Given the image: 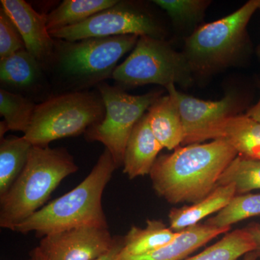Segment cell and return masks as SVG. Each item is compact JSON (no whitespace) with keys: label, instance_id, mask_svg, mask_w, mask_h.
Masks as SVG:
<instances>
[{"label":"cell","instance_id":"ffe728a7","mask_svg":"<svg viewBox=\"0 0 260 260\" xmlns=\"http://www.w3.org/2000/svg\"><path fill=\"white\" fill-rule=\"evenodd\" d=\"M118 3V0H64L47 15L48 30L77 25Z\"/></svg>","mask_w":260,"mask_h":260},{"label":"cell","instance_id":"1f68e13d","mask_svg":"<svg viewBox=\"0 0 260 260\" xmlns=\"http://www.w3.org/2000/svg\"><path fill=\"white\" fill-rule=\"evenodd\" d=\"M258 258H259V256H258L257 254L254 251H252V252L246 254L245 256H244V260H257Z\"/></svg>","mask_w":260,"mask_h":260},{"label":"cell","instance_id":"9c48e42d","mask_svg":"<svg viewBox=\"0 0 260 260\" xmlns=\"http://www.w3.org/2000/svg\"><path fill=\"white\" fill-rule=\"evenodd\" d=\"M53 39L77 42L89 38L134 35L162 39L164 32L148 13L126 5L116 3L77 25L49 31Z\"/></svg>","mask_w":260,"mask_h":260},{"label":"cell","instance_id":"d6986e66","mask_svg":"<svg viewBox=\"0 0 260 260\" xmlns=\"http://www.w3.org/2000/svg\"><path fill=\"white\" fill-rule=\"evenodd\" d=\"M32 145L23 136L2 138L0 143V196L9 190L23 170Z\"/></svg>","mask_w":260,"mask_h":260},{"label":"cell","instance_id":"7c38bea8","mask_svg":"<svg viewBox=\"0 0 260 260\" xmlns=\"http://www.w3.org/2000/svg\"><path fill=\"white\" fill-rule=\"evenodd\" d=\"M2 8L21 35L25 49L41 64L53 60L55 40L47 27V15L36 11L23 0H2Z\"/></svg>","mask_w":260,"mask_h":260},{"label":"cell","instance_id":"5b68a950","mask_svg":"<svg viewBox=\"0 0 260 260\" xmlns=\"http://www.w3.org/2000/svg\"><path fill=\"white\" fill-rule=\"evenodd\" d=\"M139 37L89 38L77 42L56 39L54 59L61 76L78 89L112 78L116 64L134 49Z\"/></svg>","mask_w":260,"mask_h":260},{"label":"cell","instance_id":"44dd1931","mask_svg":"<svg viewBox=\"0 0 260 260\" xmlns=\"http://www.w3.org/2000/svg\"><path fill=\"white\" fill-rule=\"evenodd\" d=\"M41 64L26 49L19 50L0 59L1 83L14 88H29L42 76Z\"/></svg>","mask_w":260,"mask_h":260},{"label":"cell","instance_id":"6da1fadb","mask_svg":"<svg viewBox=\"0 0 260 260\" xmlns=\"http://www.w3.org/2000/svg\"><path fill=\"white\" fill-rule=\"evenodd\" d=\"M238 155L223 140L196 143L158 157L150 172L154 190L173 203H196L217 187L219 178Z\"/></svg>","mask_w":260,"mask_h":260},{"label":"cell","instance_id":"f1b7e54d","mask_svg":"<svg viewBox=\"0 0 260 260\" xmlns=\"http://www.w3.org/2000/svg\"><path fill=\"white\" fill-rule=\"evenodd\" d=\"M246 231L250 234L253 240L255 243L256 250L254 252L260 256V224H251L249 226L245 228Z\"/></svg>","mask_w":260,"mask_h":260},{"label":"cell","instance_id":"4fadbf2b","mask_svg":"<svg viewBox=\"0 0 260 260\" xmlns=\"http://www.w3.org/2000/svg\"><path fill=\"white\" fill-rule=\"evenodd\" d=\"M220 140L235 149L238 155L260 160V123L246 115L228 116L215 123L203 142Z\"/></svg>","mask_w":260,"mask_h":260},{"label":"cell","instance_id":"d4e9b609","mask_svg":"<svg viewBox=\"0 0 260 260\" xmlns=\"http://www.w3.org/2000/svg\"><path fill=\"white\" fill-rule=\"evenodd\" d=\"M260 215V194L236 195L230 203L206 224L216 228L231 227L245 219Z\"/></svg>","mask_w":260,"mask_h":260},{"label":"cell","instance_id":"30bf717a","mask_svg":"<svg viewBox=\"0 0 260 260\" xmlns=\"http://www.w3.org/2000/svg\"><path fill=\"white\" fill-rule=\"evenodd\" d=\"M116 242L109 228L82 226L46 236L37 247L45 260H95Z\"/></svg>","mask_w":260,"mask_h":260},{"label":"cell","instance_id":"3957f363","mask_svg":"<svg viewBox=\"0 0 260 260\" xmlns=\"http://www.w3.org/2000/svg\"><path fill=\"white\" fill-rule=\"evenodd\" d=\"M78 170L66 148L32 145L21 174L0 196V226L13 231L43 208L63 179Z\"/></svg>","mask_w":260,"mask_h":260},{"label":"cell","instance_id":"e0dca14e","mask_svg":"<svg viewBox=\"0 0 260 260\" xmlns=\"http://www.w3.org/2000/svg\"><path fill=\"white\" fill-rule=\"evenodd\" d=\"M236 195L237 190L234 184L220 186L201 201L190 206L172 210L169 215L170 229L174 232H180L198 225L200 220L208 215L223 209Z\"/></svg>","mask_w":260,"mask_h":260},{"label":"cell","instance_id":"603a6c76","mask_svg":"<svg viewBox=\"0 0 260 260\" xmlns=\"http://www.w3.org/2000/svg\"><path fill=\"white\" fill-rule=\"evenodd\" d=\"M234 184L237 194L260 189V160L237 155L219 178L217 187Z\"/></svg>","mask_w":260,"mask_h":260},{"label":"cell","instance_id":"52a82bcc","mask_svg":"<svg viewBox=\"0 0 260 260\" xmlns=\"http://www.w3.org/2000/svg\"><path fill=\"white\" fill-rule=\"evenodd\" d=\"M96 86L105 106V116L102 121L87 130L85 138L102 143L119 168L123 166L126 144L135 126L160 97V93L130 95L105 82Z\"/></svg>","mask_w":260,"mask_h":260},{"label":"cell","instance_id":"ba28073f","mask_svg":"<svg viewBox=\"0 0 260 260\" xmlns=\"http://www.w3.org/2000/svg\"><path fill=\"white\" fill-rule=\"evenodd\" d=\"M260 0H251L237 11L205 24L186 39L184 54L193 72H206L230 60L244 42L252 15Z\"/></svg>","mask_w":260,"mask_h":260},{"label":"cell","instance_id":"7a4b0ae2","mask_svg":"<svg viewBox=\"0 0 260 260\" xmlns=\"http://www.w3.org/2000/svg\"><path fill=\"white\" fill-rule=\"evenodd\" d=\"M117 169L105 149L90 174L76 187L44 205L13 229L20 234L35 232L39 237L82 226L108 227L102 205L106 186Z\"/></svg>","mask_w":260,"mask_h":260},{"label":"cell","instance_id":"5bb4252c","mask_svg":"<svg viewBox=\"0 0 260 260\" xmlns=\"http://www.w3.org/2000/svg\"><path fill=\"white\" fill-rule=\"evenodd\" d=\"M162 148L152 132L145 113L135 126L128 140L123 172L131 179L150 174Z\"/></svg>","mask_w":260,"mask_h":260},{"label":"cell","instance_id":"83f0119b","mask_svg":"<svg viewBox=\"0 0 260 260\" xmlns=\"http://www.w3.org/2000/svg\"><path fill=\"white\" fill-rule=\"evenodd\" d=\"M123 246V239L116 237V242L110 251L95 260H116Z\"/></svg>","mask_w":260,"mask_h":260},{"label":"cell","instance_id":"4316f807","mask_svg":"<svg viewBox=\"0 0 260 260\" xmlns=\"http://www.w3.org/2000/svg\"><path fill=\"white\" fill-rule=\"evenodd\" d=\"M25 49L21 35L11 19L0 10V59L13 55L15 52Z\"/></svg>","mask_w":260,"mask_h":260},{"label":"cell","instance_id":"8992f818","mask_svg":"<svg viewBox=\"0 0 260 260\" xmlns=\"http://www.w3.org/2000/svg\"><path fill=\"white\" fill-rule=\"evenodd\" d=\"M191 69L184 54L177 52L162 39L140 37L130 55L116 67L112 78L122 86L157 84L167 88L191 83Z\"/></svg>","mask_w":260,"mask_h":260},{"label":"cell","instance_id":"277c9868","mask_svg":"<svg viewBox=\"0 0 260 260\" xmlns=\"http://www.w3.org/2000/svg\"><path fill=\"white\" fill-rule=\"evenodd\" d=\"M106 109L100 94L75 91L51 97L36 106L24 138L36 146L83 134L103 120Z\"/></svg>","mask_w":260,"mask_h":260},{"label":"cell","instance_id":"2e32d148","mask_svg":"<svg viewBox=\"0 0 260 260\" xmlns=\"http://www.w3.org/2000/svg\"><path fill=\"white\" fill-rule=\"evenodd\" d=\"M149 124L164 148L177 149L184 140V129L180 114L170 95L159 98L147 113Z\"/></svg>","mask_w":260,"mask_h":260},{"label":"cell","instance_id":"4dcf8cb0","mask_svg":"<svg viewBox=\"0 0 260 260\" xmlns=\"http://www.w3.org/2000/svg\"><path fill=\"white\" fill-rule=\"evenodd\" d=\"M27 260H45L42 254H41L40 251L36 247L35 249H32L29 254L28 259Z\"/></svg>","mask_w":260,"mask_h":260},{"label":"cell","instance_id":"ac0fdd59","mask_svg":"<svg viewBox=\"0 0 260 260\" xmlns=\"http://www.w3.org/2000/svg\"><path fill=\"white\" fill-rule=\"evenodd\" d=\"M179 232L168 228L162 222L148 220L144 229L133 226L123 239L121 258L148 255L172 243Z\"/></svg>","mask_w":260,"mask_h":260},{"label":"cell","instance_id":"484cf974","mask_svg":"<svg viewBox=\"0 0 260 260\" xmlns=\"http://www.w3.org/2000/svg\"><path fill=\"white\" fill-rule=\"evenodd\" d=\"M153 3L179 24H194L199 21L208 4L200 0H155Z\"/></svg>","mask_w":260,"mask_h":260},{"label":"cell","instance_id":"8fae6325","mask_svg":"<svg viewBox=\"0 0 260 260\" xmlns=\"http://www.w3.org/2000/svg\"><path fill=\"white\" fill-rule=\"evenodd\" d=\"M167 90L180 114L184 129L183 145L202 143L208 130L215 123L234 115L236 101L232 94L221 100L210 102L181 93L175 85H169Z\"/></svg>","mask_w":260,"mask_h":260},{"label":"cell","instance_id":"9a60e30c","mask_svg":"<svg viewBox=\"0 0 260 260\" xmlns=\"http://www.w3.org/2000/svg\"><path fill=\"white\" fill-rule=\"evenodd\" d=\"M230 229L213 227L206 223L198 224L179 232L172 243L151 254L138 257L121 258L117 256L116 260H183L220 234L229 232Z\"/></svg>","mask_w":260,"mask_h":260},{"label":"cell","instance_id":"cb8c5ba5","mask_svg":"<svg viewBox=\"0 0 260 260\" xmlns=\"http://www.w3.org/2000/svg\"><path fill=\"white\" fill-rule=\"evenodd\" d=\"M36 105L34 102L23 95L0 90V114L4 117L8 131L26 133L30 122Z\"/></svg>","mask_w":260,"mask_h":260},{"label":"cell","instance_id":"f546056e","mask_svg":"<svg viewBox=\"0 0 260 260\" xmlns=\"http://www.w3.org/2000/svg\"><path fill=\"white\" fill-rule=\"evenodd\" d=\"M246 115L251 119H254V121L260 123V99L259 102L254 107L249 109Z\"/></svg>","mask_w":260,"mask_h":260},{"label":"cell","instance_id":"7402d4cb","mask_svg":"<svg viewBox=\"0 0 260 260\" xmlns=\"http://www.w3.org/2000/svg\"><path fill=\"white\" fill-rule=\"evenodd\" d=\"M256 250L255 243L246 229L226 234L219 242L184 260H238Z\"/></svg>","mask_w":260,"mask_h":260},{"label":"cell","instance_id":"d6a6232c","mask_svg":"<svg viewBox=\"0 0 260 260\" xmlns=\"http://www.w3.org/2000/svg\"><path fill=\"white\" fill-rule=\"evenodd\" d=\"M258 53H259V54L260 55V47L259 48V49H258Z\"/></svg>","mask_w":260,"mask_h":260}]
</instances>
